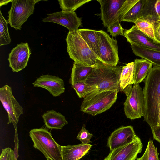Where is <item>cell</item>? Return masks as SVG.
<instances>
[{
  "mask_svg": "<svg viewBox=\"0 0 160 160\" xmlns=\"http://www.w3.org/2000/svg\"><path fill=\"white\" fill-rule=\"evenodd\" d=\"M122 69V67L120 66H110L98 61L84 81L87 91L83 99H89L106 91L117 90L119 92Z\"/></svg>",
  "mask_w": 160,
  "mask_h": 160,
  "instance_id": "1",
  "label": "cell"
},
{
  "mask_svg": "<svg viewBox=\"0 0 160 160\" xmlns=\"http://www.w3.org/2000/svg\"><path fill=\"white\" fill-rule=\"evenodd\" d=\"M144 120L152 127L157 125L160 106V67L154 66L145 79L143 89Z\"/></svg>",
  "mask_w": 160,
  "mask_h": 160,
  "instance_id": "2",
  "label": "cell"
},
{
  "mask_svg": "<svg viewBox=\"0 0 160 160\" xmlns=\"http://www.w3.org/2000/svg\"><path fill=\"white\" fill-rule=\"evenodd\" d=\"M66 40L68 52L74 62L85 66H91L99 61L77 31H69Z\"/></svg>",
  "mask_w": 160,
  "mask_h": 160,
  "instance_id": "3",
  "label": "cell"
},
{
  "mask_svg": "<svg viewBox=\"0 0 160 160\" xmlns=\"http://www.w3.org/2000/svg\"><path fill=\"white\" fill-rule=\"evenodd\" d=\"M33 147L42 152L47 160H63L62 146L53 139L45 128H35L29 132Z\"/></svg>",
  "mask_w": 160,
  "mask_h": 160,
  "instance_id": "4",
  "label": "cell"
},
{
  "mask_svg": "<svg viewBox=\"0 0 160 160\" xmlns=\"http://www.w3.org/2000/svg\"><path fill=\"white\" fill-rule=\"evenodd\" d=\"M118 92L117 90L106 91L88 99H83L80 110L92 116H95L108 110L118 98Z\"/></svg>",
  "mask_w": 160,
  "mask_h": 160,
  "instance_id": "5",
  "label": "cell"
},
{
  "mask_svg": "<svg viewBox=\"0 0 160 160\" xmlns=\"http://www.w3.org/2000/svg\"><path fill=\"white\" fill-rule=\"evenodd\" d=\"M8 12V21L16 30H21L22 26L34 12L35 0H12Z\"/></svg>",
  "mask_w": 160,
  "mask_h": 160,
  "instance_id": "6",
  "label": "cell"
},
{
  "mask_svg": "<svg viewBox=\"0 0 160 160\" xmlns=\"http://www.w3.org/2000/svg\"><path fill=\"white\" fill-rule=\"evenodd\" d=\"M97 33L99 41V60L107 65L117 66L119 61L117 41L111 38L103 30L97 31Z\"/></svg>",
  "mask_w": 160,
  "mask_h": 160,
  "instance_id": "7",
  "label": "cell"
},
{
  "mask_svg": "<svg viewBox=\"0 0 160 160\" xmlns=\"http://www.w3.org/2000/svg\"><path fill=\"white\" fill-rule=\"evenodd\" d=\"M124 102V111L126 117L133 120L143 116L145 102L143 91L139 84H134Z\"/></svg>",
  "mask_w": 160,
  "mask_h": 160,
  "instance_id": "8",
  "label": "cell"
},
{
  "mask_svg": "<svg viewBox=\"0 0 160 160\" xmlns=\"http://www.w3.org/2000/svg\"><path fill=\"white\" fill-rule=\"evenodd\" d=\"M0 100L8 116L7 124L12 123L15 130L23 109L13 96L12 87L6 85L0 88Z\"/></svg>",
  "mask_w": 160,
  "mask_h": 160,
  "instance_id": "9",
  "label": "cell"
},
{
  "mask_svg": "<svg viewBox=\"0 0 160 160\" xmlns=\"http://www.w3.org/2000/svg\"><path fill=\"white\" fill-rule=\"evenodd\" d=\"M142 147V143L138 136L129 143L111 151L103 160H136Z\"/></svg>",
  "mask_w": 160,
  "mask_h": 160,
  "instance_id": "10",
  "label": "cell"
},
{
  "mask_svg": "<svg viewBox=\"0 0 160 160\" xmlns=\"http://www.w3.org/2000/svg\"><path fill=\"white\" fill-rule=\"evenodd\" d=\"M47 15L48 17L43 19V22L60 24L67 28L69 31H77L82 26V18L78 17L75 12L62 10Z\"/></svg>",
  "mask_w": 160,
  "mask_h": 160,
  "instance_id": "11",
  "label": "cell"
},
{
  "mask_svg": "<svg viewBox=\"0 0 160 160\" xmlns=\"http://www.w3.org/2000/svg\"><path fill=\"white\" fill-rule=\"evenodd\" d=\"M31 54L27 43L22 42L17 44L11 51L8 59L9 66L12 71L18 72L27 66Z\"/></svg>",
  "mask_w": 160,
  "mask_h": 160,
  "instance_id": "12",
  "label": "cell"
},
{
  "mask_svg": "<svg viewBox=\"0 0 160 160\" xmlns=\"http://www.w3.org/2000/svg\"><path fill=\"white\" fill-rule=\"evenodd\" d=\"M100 5V15L105 28L119 21L118 12L126 0H97Z\"/></svg>",
  "mask_w": 160,
  "mask_h": 160,
  "instance_id": "13",
  "label": "cell"
},
{
  "mask_svg": "<svg viewBox=\"0 0 160 160\" xmlns=\"http://www.w3.org/2000/svg\"><path fill=\"white\" fill-rule=\"evenodd\" d=\"M138 137L132 126H121L110 134L108 139L107 146L111 151L116 148L129 143Z\"/></svg>",
  "mask_w": 160,
  "mask_h": 160,
  "instance_id": "14",
  "label": "cell"
},
{
  "mask_svg": "<svg viewBox=\"0 0 160 160\" xmlns=\"http://www.w3.org/2000/svg\"><path fill=\"white\" fill-rule=\"evenodd\" d=\"M123 36L130 44L160 51V43L142 32L135 25L130 29L125 30Z\"/></svg>",
  "mask_w": 160,
  "mask_h": 160,
  "instance_id": "15",
  "label": "cell"
},
{
  "mask_svg": "<svg viewBox=\"0 0 160 160\" xmlns=\"http://www.w3.org/2000/svg\"><path fill=\"white\" fill-rule=\"evenodd\" d=\"M33 85L46 89L54 97L58 96L65 91L63 80L58 76L49 74L37 78Z\"/></svg>",
  "mask_w": 160,
  "mask_h": 160,
  "instance_id": "16",
  "label": "cell"
},
{
  "mask_svg": "<svg viewBox=\"0 0 160 160\" xmlns=\"http://www.w3.org/2000/svg\"><path fill=\"white\" fill-rule=\"evenodd\" d=\"M92 145L81 143L62 146L63 160H79L88 152Z\"/></svg>",
  "mask_w": 160,
  "mask_h": 160,
  "instance_id": "17",
  "label": "cell"
},
{
  "mask_svg": "<svg viewBox=\"0 0 160 160\" xmlns=\"http://www.w3.org/2000/svg\"><path fill=\"white\" fill-rule=\"evenodd\" d=\"M42 118L46 127L51 129H61L68 123L64 116L53 110L45 112Z\"/></svg>",
  "mask_w": 160,
  "mask_h": 160,
  "instance_id": "18",
  "label": "cell"
},
{
  "mask_svg": "<svg viewBox=\"0 0 160 160\" xmlns=\"http://www.w3.org/2000/svg\"><path fill=\"white\" fill-rule=\"evenodd\" d=\"M131 45V47L135 55L149 61L154 66L160 67V51L134 44Z\"/></svg>",
  "mask_w": 160,
  "mask_h": 160,
  "instance_id": "19",
  "label": "cell"
},
{
  "mask_svg": "<svg viewBox=\"0 0 160 160\" xmlns=\"http://www.w3.org/2000/svg\"><path fill=\"white\" fill-rule=\"evenodd\" d=\"M134 62V84H139L148 75L152 68L153 64L143 58L135 59Z\"/></svg>",
  "mask_w": 160,
  "mask_h": 160,
  "instance_id": "20",
  "label": "cell"
},
{
  "mask_svg": "<svg viewBox=\"0 0 160 160\" xmlns=\"http://www.w3.org/2000/svg\"><path fill=\"white\" fill-rule=\"evenodd\" d=\"M77 32L98 58L99 41L97 31L89 29H78Z\"/></svg>",
  "mask_w": 160,
  "mask_h": 160,
  "instance_id": "21",
  "label": "cell"
},
{
  "mask_svg": "<svg viewBox=\"0 0 160 160\" xmlns=\"http://www.w3.org/2000/svg\"><path fill=\"white\" fill-rule=\"evenodd\" d=\"M94 66H85L74 62L69 80L70 84L72 85L78 82L84 81L92 72Z\"/></svg>",
  "mask_w": 160,
  "mask_h": 160,
  "instance_id": "22",
  "label": "cell"
},
{
  "mask_svg": "<svg viewBox=\"0 0 160 160\" xmlns=\"http://www.w3.org/2000/svg\"><path fill=\"white\" fill-rule=\"evenodd\" d=\"M134 62H131L122 67L119 79L120 90L132 87L134 81Z\"/></svg>",
  "mask_w": 160,
  "mask_h": 160,
  "instance_id": "23",
  "label": "cell"
},
{
  "mask_svg": "<svg viewBox=\"0 0 160 160\" xmlns=\"http://www.w3.org/2000/svg\"><path fill=\"white\" fill-rule=\"evenodd\" d=\"M156 0H146L140 18L151 23L154 26L159 22L155 8Z\"/></svg>",
  "mask_w": 160,
  "mask_h": 160,
  "instance_id": "24",
  "label": "cell"
},
{
  "mask_svg": "<svg viewBox=\"0 0 160 160\" xmlns=\"http://www.w3.org/2000/svg\"><path fill=\"white\" fill-rule=\"evenodd\" d=\"M146 0H139L125 15L121 21L134 23L141 15Z\"/></svg>",
  "mask_w": 160,
  "mask_h": 160,
  "instance_id": "25",
  "label": "cell"
},
{
  "mask_svg": "<svg viewBox=\"0 0 160 160\" xmlns=\"http://www.w3.org/2000/svg\"><path fill=\"white\" fill-rule=\"evenodd\" d=\"M8 20H6L0 11V46L9 44L11 40L9 34Z\"/></svg>",
  "mask_w": 160,
  "mask_h": 160,
  "instance_id": "26",
  "label": "cell"
},
{
  "mask_svg": "<svg viewBox=\"0 0 160 160\" xmlns=\"http://www.w3.org/2000/svg\"><path fill=\"white\" fill-rule=\"evenodd\" d=\"M91 0H58L60 8L62 11L75 12L78 8Z\"/></svg>",
  "mask_w": 160,
  "mask_h": 160,
  "instance_id": "27",
  "label": "cell"
},
{
  "mask_svg": "<svg viewBox=\"0 0 160 160\" xmlns=\"http://www.w3.org/2000/svg\"><path fill=\"white\" fill-rule=\"evenodd\" d=\"M157 148L152 140L148 142L146 150L142 156L136 160H159Z\"/></svg>",
  "mask_w": 160,
  "mask_h": 160,
  "instance_id": "28",
  "label": "cell"
},
{
  "mask_svg": "<svg viewBox=\"0 0 160 160\" xmlns=\"http://www.w3.org/2000/svg\"><path fill=\"white\" fill-rule=\"evenodd\" d=\"M134 23L142 32L157 41L154 37V27L152 24L145 20L141 19H138Z\"/></svg>",
  "mask_w": 160,
  "mask_h": 160,
  "instance_id": "29",
  "label": "cell"
},
{
  "mask_svg": "<svg viewBox=\"0 0 160 160\" xmlns=\"http://www.w3.org/2000/svg\"><path fill=\"white\" fill-rule=\"evenodd\" d=\"M139 1V0H126L118 12V18L119 22L121 21L125 15Z\"/></svg>",
  "mask_w": 160,
  "mask_h": 160,
  "instance_id": "30",
  "label": "cell"
},
{
  "mask_svg": "<svg viewBox=\"0 0 160 160\" xmlns=\"http://www.w3.org/2000/svg\"><path fill=\"white\" fill-rule=\"evenodd\" d=\"M93 136V135L85 128V125L84 124L78 132L77 139L79 140L82 144H88L92 142L90 139Z\"/></svg>",
  "mask_w": 160,
  "mask_h": 160,
  "instance_id": "31",
  "label": "cell"
},
{
  "mask_svg": "<svg viewBox=\"0 0 160 160\" xmlns=\"http://www.w3.org/2000/svg\"><path fill=\"white\" fill-rule=\"evenodd\" d=\"M108 32L110 33L112 37L119 35H123L124 29L119 23V21L116 22L107 28Z\"/></svg>",
  "mask_w": 160,
  "mask_h": 160,
  "instance_id": "32",
  "label": "cell"
},
{
  "mask_svg": "<svg viewBox=\"0 0 160 160\" xmlns=\"http://www.w3.org/2000/svg\"><path fill=\"white\" fill-rule=\"evenodd\" d=\"M71 85L78 97L80 98H83L87 91V86L85 82H78Z\"/></svg>",
  "mask_w": 160,
  "mask_h": 160,
  "instance_id": "33",
  "label": "cell"
},
{
  "mask_svg": "<svg viewBox=\"0 0 160 160\" xmlns=\"http://www.w3.org/2000/svg\"><path fill=\"white\" fill-rule=\"evenodd\" d=\"M0 160H16L14 151L9 147L2 149L0 155Z\"/></svg>",
  "mask_w": 160,
  "mask_h": 160,
  "instance_id": "34",
  "label": "cell"
},
{
  "mask_svg": "<svg viewBox=\"0 0 160 160\" xmlns=\"http://www.w3.org/2000/svg\"><path fill=\"white\" fill-rule=\"evenodd\" d=\"M153 138L160 143V126L151 127Z\"/></svg>",
  "mask_w": 160,
  "mask_h": 160,
  "instance_id": "35",
  "label": "cell"
},
{
  "mask_svg": "<svg viewBox=\"0 0 160 160\" xmlns=\"http://www.w3.org/2000/svg\"><path fill=\"white\" fill-rule=\"evenodd\" d=\"M15 148L14 150V153L15 158L16 160H17L18 157V134L17 131H15Z\"/></svg>",
  "mask_w": 160,
  "mask_h": 160,
  "instance_id": "36",
  "label": "cell"
},
{
  "mask_svg": "<svg viewBox=\"0 0 160 160\" xmlns=\"http://www.w3.org/2000/svg\"><path fill=\"white\" fill-rule=\"evenodd\" d=\"M154 35L156 40L160 43V20L154 26Z\"/></svg>",
  "mask_w": 160,
  "mask_h": 160,
  "instance_id": "37",
  "label": "cell"
},
{
  "mask_svg": "<svg viewBox=\"0 0 160 160\" xmlns=\"http://www.w3.org/2000/svg\"><path fill=\"white\" fill-rule=\"evenodd\" d=\"M155 8L157 15L160 18V0H156Z\"/></svg>",
  "mask_w": 160,
  "mask_h": 160,
  "instance_id": "38",
  "label": "cell"
},
{
  "mask_svg": "<svg viewBox=\"0 0 160 160\" xmlns=\"http://www.w3.org/2000/svg\"><path fill=\"white\" fill-rule=\"evenodd\" d=\"M12 0H0V6L5 5L7 4L10 2H11Z\"/></svg>",
  "mask_w": 160,
  "mask_h": 160,
  "instance_id": "39",
  "label": "cell"
},
{
  "mask_svg": "<svg viewBox=\"0 0 160 160\" xmlns=\"http://www.w3.org/2000/svg\"><path fill=\"white\" fill-rule=\"evenodd\" d=\"M157 126H160V106L158 112V124Z\"/></svg>",
  "mask_w": 160,
  "mask_h": 160,
  "instance_id": "40",
  "label": "cell"
},
{
  "mask_svg": "<svg viewBox=\"0 0 160 160\" xmlns=\"http://www.w3.org/2000/svg\"></svg>",
  "mask_w": 160,
  "mask_h": 160,
  "instance_id": "41",
  "label": "cell"
}]
</instances>
